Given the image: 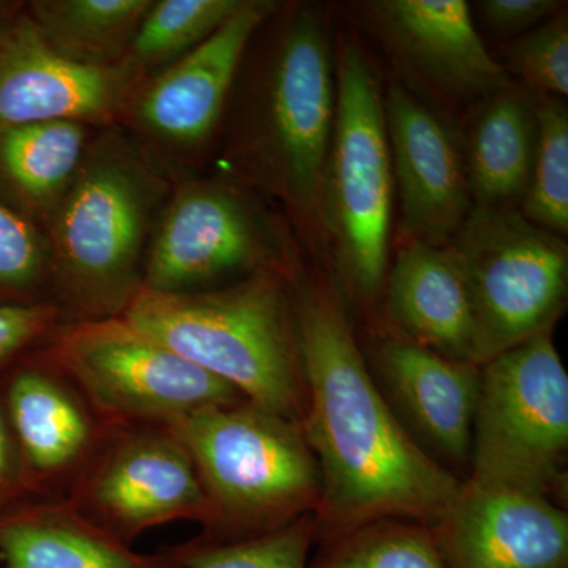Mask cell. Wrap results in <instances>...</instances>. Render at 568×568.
<instances>
[{
	"label": "cell",
	"mask_w": 568,
	"mask_h": 568,
	"mask_svg": "<svg viewBox=\"0 0 568 568\" xmlns=\"http://www.w3.org/2000/svg\"><path fill=\"white\" fill-rule=\"evenodd\" d=\"M293 304L306 388V440L320 466L316 544L383 519L433 528L463 485L410 436L369 372L345 301L298 267Z\"/></svg>",
	"instance_id": "obj_1"
},
{
	"label": "cell",
	"mask_w": 568,
	"mask_h": 568,
	"mask_svg": "<svg viewBox=\"0 0 568 568\" xmlns=\"http://www.w3.org/2000/svg\"><path fill=\"white\" fill-rule=\"evenodd\" d=\"M335 52L321 7L278 3L253 37L224 118L216 170L325 239L321 193L334 132Z\"/></svg>",
	"instance_id": "obj_2"
},
{
	"label": "cell",
	"mask_w": 568,
	"mask_h": 568,
	"mask_svg": "<svg viewBox=\"0 0 568 568\" xmlns=\"http://www.w3.org/2000/svg\"><path fill=\"white\" fill-rule=\"evenodd\" d=\"M173 182L121 125L97 130L47 234L62 324L125 313Z\"/></svg>",
	"instance_id": "obj_3"
},
{
	"label": "cell",
	"mask_w": 568,
	"mask_h": 568,
	"mask_svg": "<svg viewBox=\"0 0 568 568\" xmlns=\"http://www.w3.org/2000/svg\"><path fill=\"white\" fill-rule=\"evenodd\" d=\"M298 267L200 293L141 287L122 317L248 402L302 424L306 388L293 304Z\"/></svg>",
	"instance_id": "obj_4"
},
{
	"label": "cell",
	"mask_w": 568,
	"mask_h": 568,
	"mask_svg": "<svg viewBox=\"0 0 568 568\" xmlns=\"http://www.w3.org/2000/svg\"><path fill=\"white\" fill-rule=\"evenodd\" d=\"M166 428L192 455L207 496L204 540L256 537L316 514L323 484L302 424L244 399Z\"/></svg>",
	"instance_id": "obj_5"
},
{
	"label": "cell",
	"mask_w": 568,
	"mask_h": 568,
	"mask_svg": "<svg viewBox=\"0 0 568 568\" xmlns=\"http://www.w3.org/2000/svg\"><path fill=\"white\" fill-rule=\"evenodd\" d=\"M336 106L321 209L325 239L347 290L375 305L388 274L394 173L384 99L364 50L343 40L335 54Z\"/></svg>",
	"instance_id": "obj_6"
},
{
	"label": "cell",
	"mask_w": 568,
	"mask_h": 568,
	"mask_svg": "<svg viewBox=\"0 0 568 568\" xmlns=\"http://www.w3.org/2000/svg\"><path fill=\"white\" fill-rule=\"evenodd\" d=\"M295 267L290 224L263 196L215 170L173 183L153 227L142 287L200 293Z\"/></svg>",
	"instance_id": "obj_7"
},
{
	"label": "cell",
	"mask_w": 568,
	"mask_h": 568,
	"mask_svg": "<svg viewBox=\"0 0 568 568\" xmlns=\"http://www.w3.org/2000/svg\"><path fill=\"white\" fill-rule=\"evenodd\" d=\"M567 454L568 375L551 332L480 365L465 480L559 504Z\"/></svg>",
	"instance_id": "obj_8"
},
{
	"label": "cell",
	"mask_w": 568,
	"mask_h": 568,
	"mask_svg": "<svg viewBox=\"0 0 568 568\" xmlns=\"http://www.w3.org/2000/svg\"><path fill=\"white\" fill-rule=\"evenodd\" d=\"M41 358L54 366L110 428L168 426L245 396L122 316L59 324Z\"/></svg>",
	"instance_id": "obj_9"
},
{
	"label": "cell",
	"mask_w": 568,
	"mask_h": 568,
	"mask_svg": "<svg viewBox=\"0 0 568 568\" xmlns=\"http://www.w3.org/2000/svg\"><path fill=\"white\" fill-rule=\"evenodd\" d=\"M450 246L469 291L474 364L552 332L567 306L562 237L528 222L517 209L473 207Z\"/></svg>",
	"instance_id": "obj_10"
},
{
	"label": "cell",
	"mask_w": 568,
	"mask_h": 568,
	"mask_svg": "<svg viewBox=\"0 0 568 568\" xmlns=\"http://www.w3.org/2000/svg\"><path fill=\"white\" fill-rule=\"evenodd\" d=\"M278 3L244 0L204 43L134 89L119 125L171 182L205 173L250 43Z\"/></svg>",
	"instance_id": "obj_11"
},
{
	"label": "cell",
	"mask_w": 568,
	"mask_h": 568,
	"mask_svg": "<svg viewBox=\"0 0 568 568\" xmlns=\"http://www.w3.org/2000/svg\"><path fill=\"white\" fill-rule=\"evenodd\" d=\"M63 499L129 545L166 523L205 529L212 518L192 455L166 426L112 429Z\"/></svg>",
	"instance_id": "obj_12"
},
{
	"label": "cell",
	"mask_w": 568,
	"mask_h": 568,
	"mask_svg": "<svg viewBox=\"0 0 568 568\" xmlns=\"http://www.w3.org/2000/svg\"><path fill=\"white\" fill-rule=\"evenodd\" d=\"M140 81L125 62L97 69L63 58L41 36L26 3L0 21V125H119Z\"/></svg>",
	"instance_id": "obj_13"
},
{
	"label": "cell",
	"mask_w": 568,
	"mask_h": 568,
	"mask_svg": "<svg viewBox=\"0 0 568 568\" xmlns=\"http://www.w3.org/2000/svg\"><path fill=\"white\" fill-rule=\"evenodd\" d=\"M383 99L403 237L450 245L473 211L465 152L402 82L392 81Z\"/></svg>",
	"instance_id": "obj_14"
},
{
	"label": "cell",
	"mask_w": 568,
	"mask_h": 568,
	"mask_svg": "<svg viewBox=\"0 0 568 568\" xmlns=\"http://www.w3.org/2000/svg\"><path fill=\"white\" fill-rule=\"evenodd\" d=\"M357 10L399 65L444 99L484 102L511 88L465 0H369Z\"/></svg>",
	"instance_id": "obj_15"
},
{
	"label": "cell",
	"mask_w": 568,
	"mask_h": 568,
	"mask_svg": "<svg viewBox=\"0 0 568 568\" xmlns=\"http://www.w3.org/2000/svg\"><path fill=\"white\" fill-rule=\"evenodd\" d=\"M432 530L447 568H568V515L545 496L463 480Z\"/></svg>",
	"instance_id": "obj_16"
},
{
	"label": "cell",
	"mask_w": 568,
	"mask_h": 568,
	"mask_svg": "<svg viewBox=\"0 0 568 568\" xmlns=\"http://www.w3.org/2000/svg\"><path fill=\"white\" fill-rule=\"evenodd\" d=\"M368 366L396 417L424 450L443 466L469 470L480 366L402 335L381 339Z\"/></svg>",
	"instance_id": "obj_17"
},
{
	"label": "cell",
	"mask_w": 568,
	"mask_h": 568,
	"mask_svg": "<svg viewBox=\"0 0 568 568\" xmlns=\"http://www.w3.org/2000/svg\"><path fill=\"white\" fill-rule=\"evenodd\" d=\"M3 409L33 491L51 497L65 496L114 429L41 357L11 377Z\"/></svg>",
	"instance_id": "obj_18"
},
{
	"label": "cell",
	"mask_w": 568,
	"mask_h": 568,
	"mask_svg": "<svg viewBox=\"0 0 568 568\" xmlns=\"http://www.w3.org/2000/svg\"><path fill=\"white\" fill-rule=\"evenodd\" d=\"M384 293L402 336L446 357L473 362L469 291L450 245L407 241L388 267Z\"/></svg>",
	"instance_id": "obj_19"
},
{
	"label": "cell",
	"mask_w": 568,
	"mask_h": 568,
	"mask_svg": "<svg viewBox=\"0 0 568 568\" xmlns=\"http://www.w3.org/2000/svg\"><path fill=\"white\" fill-rule=\"evenodd\" d=\"M0 559L3 568H181L170 551H134L63 497L0 518Z\"/></svg>",
	"instance_id": "obj_20"
},
{
	"label": "cell",
	"mask_w": 568,
	"mask_h": 568,
	"mask_svg": "<svg viewBox=\"0 0 568 568\" xmlns=\"http://www.w3.org/2000/svg\"><path fill=\"white\" fill-rule=\"evenodd\" d=\"M97 130L71 121L0 125V201L44 233Z\"/></svg>",
	"instance_id": "obj_21"
},
{
	"label": "cell",
	"mask_w": 568,
	"mask_h": 568,
	"mask_svg": "<svg viewBox=\"0 0 568 568\" xmlns=\"http://www.w3.org/2000/svg\"><path fill=\"white\" fill-rule=\"evenodd\" d=\"M536 144L534 100L514 88L484 100L463 151L473 207L518 211L528 192Z\"/></svg>",
	"instance_id": "obj_22"
},
{
	"label": "cell",
	"mask_w": 568,
	"mask_h": 568,
	"mask_svg": "<svg viewBox=\"0 0 568 568\" xmlns=\"http://www.w3.org/2000/svg\"><path fill=\"white\" fill-rule=\"evenodd\" d=\"M152 0H32L26 11L63 58L81 65H121Z\"/></svg>",
	"instance_id": "obj_23"
},
{
	"label": "cell",
	"mask_w": 568,
	"mask_h": 568,
	"mask_svg": "<svg viewBox=\"0 0 568 568\" xmlns=\"http://www.w3.org/2000/svg\"><path fill=\"white\" fill-rule=\"evenodd\" d=\"M244 0H152L125 62L144 80L204 43Z\"/></svg>",
	"instance_id": "obj_24"
},
{
	"label": "cell",
	"mask_w": 568,
	"mask_h": 568,
	"mask_svg": "<svg viewBox=\"0 0 568 568\" xmlns=\"http://www.w3.org/2000/svg\"><path fill=\"white\" fill-rule=\"evenodd\" d=\"M536 156L518 212L548 233L568 234V110L556 97H536Z\"/></svg>",
	"instance_id": "obj_25"
},
{
	"label": "cell",
	"mask_w": 568,
	"mask_h": 568,
	"mask_svg": "<svg viewBox=\"0 0 568 568\" xmlns=\"http://www.w3.org/2000/svg\"><path fill=\"white\" fill-rule=\"evenodd\" d=\"M310 568H447L428 526L383 519L320 544Z\"/></svg>",
	"instance_id": "obj_26"
},
{
	"label": "cell",
	"mask_w": 568,
	"mask_h": 568,
	"mask_svg": "<svg viewBox=\"0 0 568 568\" xmlns=\"http://www.w3.org/2000/svg\"><path fill=\"white\" fill-rule=\"evenodd\" d=\"M315 544V515L310 514L261 536L233 541L197 537L168 551L181 568H310Z\"/></svg>",
	"instance_id": "obj_27"
},
{
	"label": "cell",
	"mask_w": 568,
	"mask_h": 568,
	"mask_svg": "<svg viewBox=\"0 0 568 568\" xmlns=\"http://www.w3.org/2000/svg\"><path fill=\"white\" fill-rule=\"evenodd\" d=\"M0 304H54L47 234L0 201Z\"/></svg>",
	"instance_id": "obj_28"
},
{
	"label": "cell",
	"mask_w": 568,
	"mask_h": 568,
	"mask_svg": "<svg viewBox=\"0 0 568 568\" xmlns=\"http://www.w3.org/2000/svg\"><path fill=\"white\" fill-rule=\"evenodd\" d=\"M503 67L519 78L536 97L568 93V20L556 13L532 31L523 33L503 51Z\"/></svg>",
	"instance_id": "obj_29"
},
{
	"label": "cell",
	"mask_w": 568,
	"mask_h": 568,
	"mask_svg": "<svg viewBox=\"0 0 568 568\" xmlns=\"http://www.w3.org/2000/svg\"><path fill=\"white\" fill-rule=\"evenodd\" d=\"M59 324L61 310L54 304H0V364L48 338Z\"/></svg>",
	"instance_id": "obj_30"
},
{
	"label": "cell",
	"mask_w": 568,
	"mask_h": 568,
	"mask_svg": "<svg viewBox=\"0 0 568 568\" xmlns=\"http://www.w3.org/2000/svg\"><path fill=\"white\" fill-rule=\"evenodd\" d=\"M477 6L484 24L504 39H517L562 10L556 0H484Z\"/></svg>",
	"instance_id": "obj_31"
},
{
	"label": "cell",
	"mask_w": 568,
	"mask_h": 568,
	"mask_svg": "<svg viewBox=\"0 0 568 568\" xmlns=\"http://www.w3.org/2000/svg\"><path fill=\"white\" fill-rule=\"evenodd\" d=\"M22 491H33V488L7 420L6 409L0 406V504Z\"/></svg>",
	"instance_id": "obj_32"
},
{
	"label": "cell",
	"mask_w": 568,
	"mask_h": 568,
	"mask_svg": "<svg viewBox=\"0 0 568 568\" xmlns=\"http://www.w3.org/2000/svg\"><path fill=\"white\" fill-rule=\"evenodd\" d=\"M21 2H0V21L3 18L10 17L11 13H14L18 9H21Z\"/></svg>",
	"instance_id": "obj_33"
}]
</instances>
